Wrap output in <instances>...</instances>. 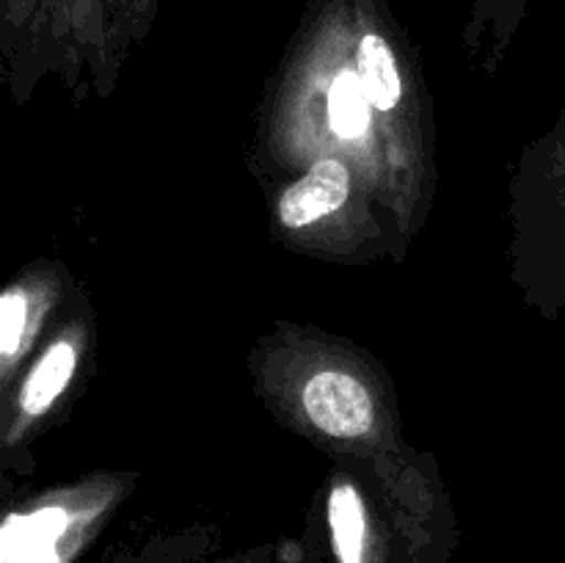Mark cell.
Segmentation results:
<instances>
[{"label":"cell","instance_id":"1","mask_svg":"<svg viewBox=\"0 0 565 563\" xmlns=\"http://www.w3.org/2000/svg\"><path fill=\"white\" fill-rule=\"evenodd\" d=\"M307 417L334 439H359L375 423V406L367 386L345 370H318L301 392Z\"/></svg>","mask_w":565,"mask_h":563},{"label":"cell","instance_id":"2","mask_svg":"<svg viewBox=\"0 0 565 563\" xmlns=\"http://www.w3.org/2000/svg\"><path fill=\"white\" fill-rule=\"evenodd\" d=\"M351 193V171L340 158H323L292 182L279 199V221L287 230H303L323 215L337 213Z\"/></svg>","mask_w":565,"mask_h":563},{"label":"cell","instance_id":"3","mask_svg":"<svg viewBox=\"0 0 565 563\" xmlns=\"http://www.w3.org/2000/svg\"><path fill=\"white\" fill-rule=\"evenodd\" d=\"M375 3L370 0L367 14H364V25L359 28L353 36V66L362 81L364 94L373 103L375 110H392L401 103L403 94V77L401 64H397V53L386 33L375 25Z\"/></svg>","mask_w":565,"mask_h":563},{"label":"cell","instance_id":"4","mask_svg":"<svg viewBox=\"0 0 565 563\" xmlns=\"http://www.w3.org/2000/svg\"><path fill=\"white\" fill-rule=\"evenodd\" d=\"M70 528L64 508H39L25 517H9L0 535V563H58L61 535Z\"/></svg>","mask_w":565,"mask_h":563},{"label":"cell","instance_id":"5","mask_svg":"<svg viewBox=\"0 0 565 563\" xmlns=\"http://www.w3.org/2000/svg\"><path fill=\"white\" fill-rule=\"evenodd\" d=\"M77 364V351L70 340H58L50 346L47 351L39 357L33 370L28 373L25 384H22L20 406L22 412L36 417V414L47 412L55 403V397L64 392V386L72 381Z\"/></svg>","mask_w":565,"mask_h":563},{"label":"cell","instance_id":"6","mask_svg":"<svg viewBox=\"0 0 565 563\" xmlns=\"http://www.w3.org/2000/svg\"><path fill=\"white\" fill-rule=\"evenodd\" d=\"M353 59V55H351ZM373 103L364 94L362 81L356 75V66H342L329 83V127L342 141H359L370 130V116Z\"/></svg>","mask_w":565,"mask_h":563},{"label":"cell","instance_id":"7","mask_svg":"<svg viewBox=\"0 0 565 563\" xmlns=\"http://www.w3.org/2000/svg\"><path fill=\"white\" fill-rule=\"evenodd\" d=\"M329 528L340 563H362L367 541V513L353 484H337L329 495Z\"/></svg>","mask_w":565,"mask_h":563},{"label":"cell","instance_id":"8","mask_svg":"<svg viewBox=\"0 0 565 563\" xmlns=\"http://www.w3.org/2000/svg\"><path fill=\"white\" fill-rule=\"evenodd\" d=\"M25 320H28V296L20 287H9L0 296V353L6 362L14 359L20 351L22 334H25Z\"/></svg>","mask_w":565,"mask_h":563},{"label":"cell","instance_id":"9","mask_svg":"<svg viewBox=\"0 0 565 563\" xmlns=\"http://www.w3.org/2000/svg\"><path fill=\"white\" fill-rule=\"evenodd\" d=\"M9 3L22 20V11H33V9L47 11V9H53V6H58V9L64 11L66 17L92 14V9H94V3H97V0H9Z\"/></svg>","mask_w":565,"mask_h":563},{"label":"cell","instance_id":"10","mask_svg":"<svg viewBox=\"0 0 565 563\" xmlns=\"http://www.w3.org/2000/svg\"><path fill=\"white\" fill-rule=\"evenodd\" d=\"M114 3H119V9H125L127 14H136V11L147 9L149 3H154V0H114Z\"/></svg>","mask_w":565,"mask_h":563},{"label":"cell","instance_id":"11","mask_svg":"<svg viewBox=\"0 0 565 563\" xmlns=\"http://www.w3.org/2000/svg\"><path fill=\"white\" fill-rule=\"evenodd\" d=\"M483 6H500V9H511V6H516L519 0H480Z\"/></svg>","mask_w":565,"mask_h":563}]
</instances>
